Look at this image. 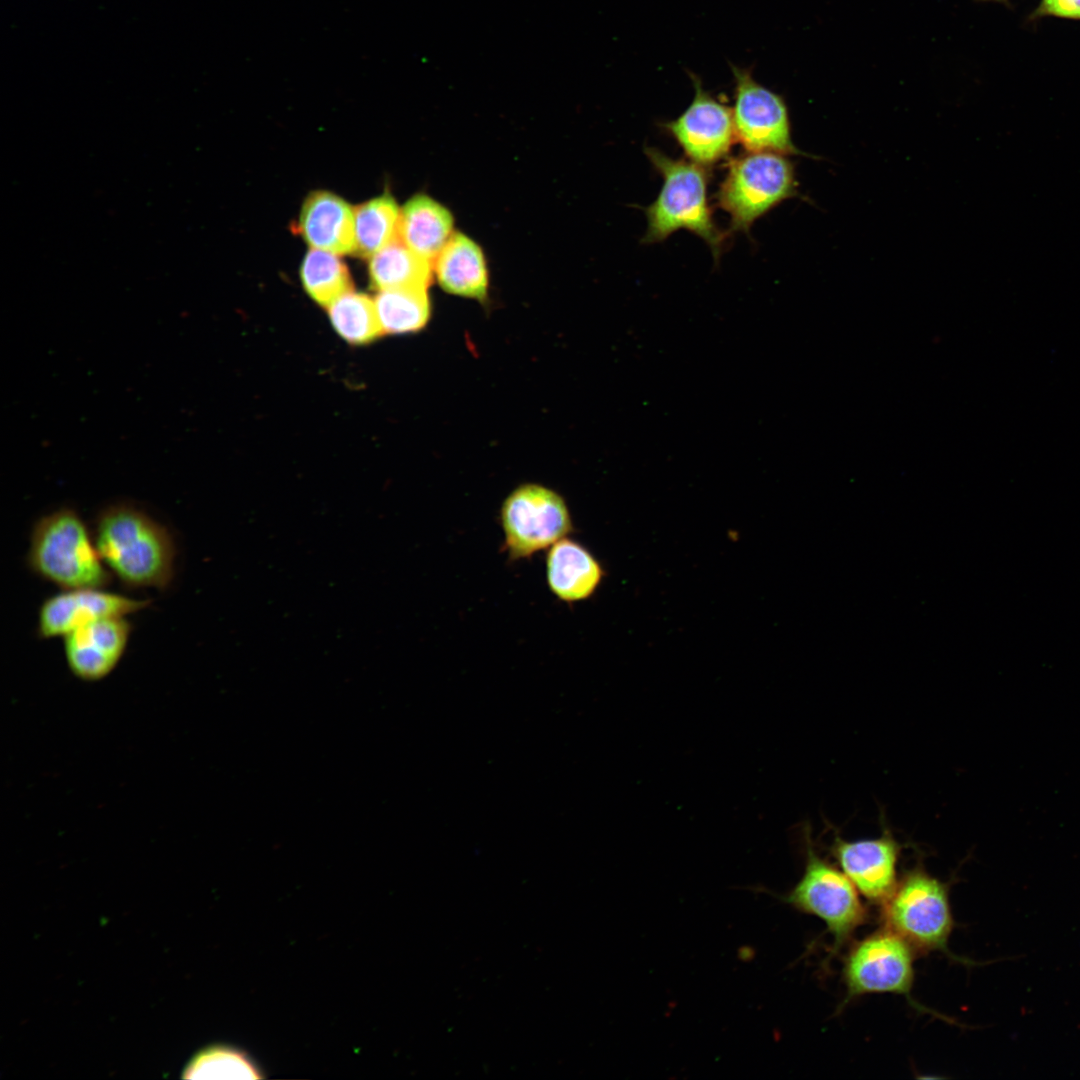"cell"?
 <instances>
[{
	"label": "cell",
	"instance_id": "cell-14",
	"mask_svg": "<svg viewBox=\"0 0 1080 1080\" xmlns=\"http://www.w3.org/2000/svg\"><path fill=\"white\" fill-rule=\"evenodd\" d=\"M295 231L312 248L335 254L355 252L354 209L331 192L314 191L306 197Z\"/></svg>",
	"mask_w": 1080,
	"mask_h": 1080
},
{
	"label": "cell",
	"instance_id": "cell-6",
	"mask_svg": "<svg viewBox=\"0 0 1080 1080\" xmlns=\"http://www.w3.org/2000/svg\"><path fill=\"white\" fill-rule=\"evenodd\" d=\"M806 862L798 883L781 898L800 912L821 919L834 937L835 954L865 923L866 910L857 889L844 872L820 857L805 831Z\"/></svg>",
	"mask_w": 1080,
	"mask_h": 1080
},
{
	"label": "cell",
	"instance_id": "cell-23",
	"mask_svg": "<svg viewBox=\"0 0 1080 1080\" xmlns=\"http://www.w3.org/2000/svg\"><path fill=\"white\" fill-rule=\"evenodd\" d=\"M182 1077L259 1079L263 1075L245 1052L231 1046L214 1045L194 1055Z\"/></svg>",
	"mask_w": 1080,
	"mask_h": 1080
},
{
	"label": "cell",
	"instance_id": "cell-10",
	"mask_svg": "<svg viewBox=\"0 0 1080 1080\" xmlns=\"http://www.w3.org/2000/svg\"><path fill=\"white\" fill-rule=\"evenodd\" d=\"M694 97L683 113L662 124L689 160L709 167L726 158L736 140L732 107L703 88L701 79L689 73Z\"/></svg>",
	"mask_w": 1080,
	"mask_h": 1080
},
{
	"label": "cell",
	"instance_id": "cell-24",
	"mask_svg": "<svg viewBox=\"0 0 1080 1080\" xmlns=\"http://www.w3.org/2000/svg\"><path fill=\"white\" fill-rule=\"evenodd\" d=\"M1044 16L1080 20V0H1040L1031 17Z\"/></svg>",
	"mask_w": 1080,
	"mask_h": 1080
},
{
	"label": "cell",
	"instance_id": "cell-13",
	"mask_svg": "<svg viewBox=\"0 0 1080 1080\" xmlns=\"http://www.w3.org/2000/svg\"><path fill=\"white\" fill-rule=\"evenodd\" d=\"M132 631L126 617H109L80 626L63 636L65 659L82 681L107 677L120 662Z\"/></svg>",
	"mask_w": 1080,
	"mask_h": 1080
},
{
	"label": "cell",
	"instance_id": "cell-4",
	"mask_svg": "<svg viewBox=\"0 0 1080 1080\" xmlns=\"http://www.w3.org/2000/svg\"><path fill=\"white\" fill-rule=\"evenodd\" d=\"M796 194L794 167L784 154L747 151L728 161L716 200L731 230L748 234L758 218Z\"/></svg>",
	"mask_w": 1080,
	"mask_h": 1080
},
{
	"label": "cell",
	"instance_id": "cell-8",
	"mask_svg": "<svg viewBox=\"0 0 1080 1080\" xmlns=\"http://www.w3.org/2000/svg\"><path fill=\"white\" fill-rule=\"evenodd\" d=\"M730 67L736 140L749 152L803 154L791 139L788 108L782 96L756 81L750 67Z\"/></svg>",
	"mask_w": 1080,
	"mask_h": 1080
},
{
	"label": "cell",
	"instance_id": "cell-19",
	"mask_svg": "<svg viewBox=\"0 0 1080 1080\" xmlns=\"http://www.w3.org/2000/svg\"><path fill=\"white\" fill-rule=\"evenodd\" d=\"M399 216L400 209L389 193L355 207V253L370 259L396 239Z\"/></svg>",
	"mask_w": 1080,
	"mask_h": 1080
},
{
	"label": "cell",
	"instance_id": "cell-7",
	"mask_svg": "<svg viewBox=\"0 0 1080 1080\" xmlns=\"http://www.w3.org/2000/svg\"><path fill=\"white\" fill-rule=\"evenodd\" d=\"M500 521L504 549L512 560L550 548L573 530L564 498L535 483L520 485L506 497Z\"/></svg>",
	"mask_w": 1080,
	"mask_h": 1080
},
{
	"label": "cell",
	"instance_id": "cell-11",
	"mask_svg": "<svg viewBox=\"0 0 1080 1080\" xmlns=\"http://www.w3.org/2000/svg\"><path fill=\"white\" fill-rule=\"evenodd\" d=\"M151 604L149 599H135L98 588L63 590L46 598L39 607L37 636L51 639L95 620L126 617Z\"/></svg>",
	"mask_w": 1080,
	"mask_h": 1080
},
{
	"label": "cell",
	"instance_id": "cell-15",
	"mask_svg": "<svg viewBox=\"0 0 1080 1080\" xmlns=\"http://www.w3.org/2000/svg\"><path fill=\"white\" fill-rule=\"evenodd\" d=\"M603 575L600 563L578 542L565 537L549 548L546 556L547 583L561 601L573 603L589 598L598 588Z\"/></svg>",
	"mask_w": 1080,
	"mask_h": 1080
},
{
	"label": "cell",
	"instance_id": "cell-21",
	"mask_svg": "<svg viewBox=\"0 0 1080 1080\" xmlns=\"http://www.w3.org/2000/svg\"><path fill=\"white\" fill-rule=\"evenodd\" d=\"M300 277L306 293L325 307L353 290L345 263L335 253L321 249L312 248L306 253Z\"/></svg>",
	"mask_w": 1080,
	"mask_h": 1080
},
{
	"label": "cell",
	"instance_id": "cell-5",
	"mask_svg": "<svg viewBox=\"0 0 1080 1080\" xmlns=\"http://www.w3.org/2000/svg\"><path fill=\"white\" fill-rule=\"evenodd\" d=\"M886 928L922 952L947 951L953 929L948 888L916 867L908 871L882 903Z\"/></svg>",
	"mask_w": 1080,
	"mask_h": 1080
},
{
	"label": "cell",
	"instance_id": "cell-3",
	"mask_svg": "<svg viewBox=\"0 0 1080 1080\" xmlns=\"http://www.w3.org/2000/svg\"><path fill=\"white\" fill-rule=\"evenodd\" d=\"M26 559L35 575L62 590L104 589L113 576L96 549L93 534L70 507L35 522Z\"/></svg>",
	"mask_w": 1080,
	"mask_h": 1080
},
{
	"label": "cell",
	"instance_id": "cell-17",
	"mask_svg": "<svg viewBox=\"0 0 1080 1080\" xmlns=\"http://www.w3.org/2000/svg\"><path fill=\"white\" fill-rule=\"evenodd\" d=\"M451 213L434 199L415 195L400 209L398 238L433 263L451 237Z\"/></svg>",
	"mask_w": 1080,
	"mask_h": 1080
},
{
	"label": "cell",
	"instance_id": "cell-9",
	"mask_svg": "<svg viewBox=\"0 0 1080 1080\" xmlns=\"http://www.w3.org/2000/svg\"><path fill=\"white\" fill-rule=\"evenodd\" d=\"M913 948L893 931H877L850 949L843 968L848 999L870 993H894L910 1000Z\"/></svg>",
	"mask_w": 1080,
	"mask_h": 1080
},
{
	"label": "cell",
	"instance_id": "cell-2",
	"mask_svg": "<svg viewBox=\"0 0 1080 1080\" xmlns=\"http://www.w3.org/2000/svg\"><path fill=\"white\" fill-rule=\"evenodd\" d=\"M644 152L663 184L656 200L645 208L647 230L642 242H661L677 230L686 229L709 246L717 264L727 233L713 219L707 198V167L671 158L655 147L647 146Z\"/></svg>",
	"mask_w": 1080,
	"mask_h": 1080
},
{
	"label": "cell",
	"instance_id": "cell-25",
	"mask_svg": "<svg viewBox=\"0 0 1080 1080\" xmlns=\"http://www.w3.org/2000/svg\"><path fill=\"white\" fill-rule=\"evenodd\" d=\"M978 1H995V2H1007V0H978Z\"/></svg>",
	"mask_w": 1080,
	"mask_h": 1080
},
{
	"label": "cell",
	"instance_id": "cell-16",
	"mask_svg": "<svg viewBox=\"0 0 1080 1080\" xmlns=\"http://www.w3.org/2000/svg\"><path fill=\"white\" fill-rule=\"evenodd\" d=\"M433 271L446 292L483 301L487 297L488 272L480 247L462 233H453L434 259Z\"/></svg>",
	"mask_w": 1080,
	"mask_h": 1080
},
{
	"label": "cell",
	"instance_id": "cell-22",
	"mask_svg": "<svg viewBox=\"0 0 1080 1080\" xmlns=\"http://www.w3.org/2000/svg\"><path fill=\"white\" fill-rule=\"evenodd\" d=\"M327 309L336 332L351 344H366L383 334L374 300L365 294L351 290Z\"/></svg>",
	"mask_w": 1080,
	"mask_h": 1080
},
{
	"label": "cell",
	"instance_id": "cell-1",
	"mask_svg": "<svg viewBox=\"0 0 1080 1080\" xmlns=\"http://www.w3.org/2000/svg\"><path fill=\"white\" fill-rule=\"evenodd\" d=\"M93 540L106 567L128 588L165 590L176 548L169 530L137 507L117 503L97 515Z\"/></svg>",
	"mask_w": 1080,
	"mask_h": 1080
},
{
	"label": "cell",
	"instance_id": "cell-12",
	"mask_svg": "<svg viewBox=\"0 0 1080 1080\" xmlns=\"http://www.w3.org/2000/svg\"><path fill=\"white\" fill-rule=\"evenodd\" d=\"M831 849L841 870L866 899L882 904L892 894L901 846L890 833L857 841L836 836Z\"/></svg>",
	"mask_w": 1080,
	"mask_h": 1080
},
{
	"label": "cell",
	"instance_id": "cell-20",
	"mask_svg": "<svg viewBox=\"0 0 1080 1080\" xmlns=\"http://www.w3.org/2000/svg\"><path fill=\"white\" fill-rule=\"evenodd\" d=\"M374 303L382 332L386 334L416 332L422 329L430 318L427 288L379 290Z\"/></svg>",
	"mask_w": 1080,
	"mask_h": 1080
},
{
	"label": "cell",
	"instance_id": "cell-18",
	"mask_svg": "<svg viewBox=\"0 0 1080 1080\" xmlns=\"http://www.w3.org/2000/svg\"><path fill=\"white\" fill-rule=\"evenodd\" d=\"M432 262L420 256L398 237L375 253L369 262L372 286L379 290L427 288L432 278Z\"/></svg>",
	"mask_w": 1080,
	"mask_h": 1080
}]
</instances>
